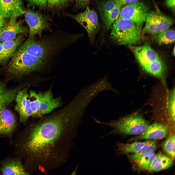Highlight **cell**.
<instances>
[{
    "label": "cell",
    "mask_w": 175,
    "mask_h": 175,
    "mask_svg": "<svg viewBox=\"0 0 175 175\" xmlns=\"http://www.w3.org/2000/svg\"><path fill=\"white\" fill-rule=\"evenodd\" d=\"M175 139L174 134L170 135L162 145L163 150L174 159L175 158Z\"/></svg>",
    "instance_id": "83f0119b"
},
{
    "label": "cell",
    "mask_w": 175,
    "mask_h": 175,
    "mask_svg": "<svg viewBox=\"0 0 175 175\" xmlns=\"http://www.w3.org/2000/svg\"><path fill=\"white\" fill-rule=\"evenodd\" d=\"M5 19V18L0 16V32L7 22Z\"/></svg>",
    "instance_id": "8d00e7d4"
},
{
    "label": "cell",
    "mask_w": 175,
    "mask_h": 175,
    "mask_svg": "<svg viewBox=\"0 0 175 175\" xmlns=\"http://www.w3.org/2000/svg\"><path fill=\"white\" fill-rule=\"evenodd\" d=\"M159 13V12L154 11L148 13L145 22L144 32L155 35L158 23Z\"/></svg>",
    "instance_id": "ffe728a7"
},
{
    "label": "cell",
    "mask_w": 175,
    "mask_h": 175,
    "mask_svg": "<svg viewBox=\"0 0 175 175\" xmlns=\"http://www.w3.org/2000/svg\"><path fill=\"white\" fill-rule=\"evenodd\" d=\"M29 99L31 111V116L33 118H40L39 109L41 101L40 92L30 90L29 92Z\"/></svg>",
    "instance_id": "44dd1931"
},
{
    "label": "cell",
    "mask_w": 175,
    "mask_h": 175,
    "mask_svg": "<svg viewBox=\"0 0 175 175\" xmlns=\"http://www.w3.org/2000/svg\"><path fill=\"white\" fill-rule=\"evenodd\" d=\"M40 92L41 101L39 114L40 118L61 106L62 102L60 96L53 97L51 88L45 91Z\"/></svg>",
    "instance_id": "4fadbf2b"
},
{
    "label": "cell",
    "mask_w": 175,
    "mask_h": 175,
    "mask_svg": "<svg viewBox=\"0 0 175 175\" xmlns=\"http://www.w3.org/2000/svg\"><path fill=\"white\" fill-rule=\"evenodd\" d=\"M169 132L168 126L163 123L155 122L149 125L145 130L141 134L133 139V140H156L166 137Z\"/></svg>",
    "instance_id": "7c38bea8"
},
{
    "label": "cell",
    "mask_w": 175,
    "mask_h": 175,
    "mask_svg": "<svg viewBox=\"0 0 175 175\" xmlns=\"http://www.w3.org/2000/svg\"><path fill=\"white\" fill-rule=\"evenodd\" d=\"M157 35V41L159 44H168L175 42V33L173 29L169 28Z\"/></svg>",
    "instance_id": "d4e9b609"
},
{
    "label": "cell",
    "mask_w": 175,
    "mask_h": 175,
    "mask_svg": "<svg viewBox=\"0 0 175 175\" xmlns=\"http://www.w3.org/2000/svg\"><path fill=\"white\" fill-rule=\"evenodd\" d=\"M22 88L21 86L9 89L6 93L0 96V109L6 107L15 99L18 92Z\"/></svg>",
    "instance_id": "cb8c5ba5"
},
{
    "label": "cell",
    "mask_w": 175,
    "mask_h": 175,
    "mask_svg": "<svg viewBox=\"0 0 175 175\" xmlns=\"http://www.w3.org/2000/svg\"><path fill=\"white\" fill-rule=\"evenodd\" d=\"M139 0H116L118 4L122 7L139 1Z\"/></svg>",
    "instance_id": "d590c367"
},
{
    "label": "cell",
    "mask_w": 175,
    "mask_h": 175,
    "mask_svg": "<svg viewBox=\"0 0 175 175\" xmlns=\"http://www.w3.org/2000/svg\"><path fill=\"white\" fill-rule=\"evenodd\" d=\"M24 40V37L19 34L13 39L2 43L4 54L7 62L14 54Z\"/></svg>",
    "instance_id": "ac0fdd59"
},
{
    "label": "cell",
    "mask_w": 175,
    "mask_h": 175,
    "mask_svg": "<svg viewBox=\"0 0 175 175\" xmlns=\"http://www.w3.org/2000/svg\"><path fill=\"white\" fill-rule=\"evenodd\" d=\"M173 21L171 18L159 12L158 23L155 35L167 30L173 24Z\"/></svg>",
    "instance_id": "4316f807"
},
{
    "label": "cell",
    "mask_w": 175,
    "mask_h": 175,
    "mask_svg": "<svg viewBox=\"0 0 175 175\" xmlns=\"http://www.w3.org/2000/svg\"><path fill=\"white\" fill-rule=\"evenodd\" d=\"M136 59L142 69L154 76L162 78L165 66L161 59L149 45L145 44L135 47L133 50Z\"/></svg>",
    "instance_id": "5b68a950"
},
{
    "label": "cell",
    "mask_w": 175,
    "mask_h": 175,
    "mask_svg": "<svg viewBox=\"0 0 175 175\" xmlns=\"http://www.w3.org/2000/svg\"><path fill=\"white\" fill-rule=\"evenodd\" d=\"M45 60L28 54L18 48L10 59L7 71L10 75L19 77L42 70Z\"/></svg>",
    "instance_id": "3957f363"
},
{
    "label": "cell",
    "mask_w": 175,
    "mask_h": 175,
    "mask_svg": "<svg viewBox=\"0 0 175 175\" xmlns=\"http://www.w3.org/2000/svg\"><path fill=\"white\" fill-rule=\"evenodd\" d=\"M16 126L15 117L6 107L0 109V135H9Z\"/></svg>",
    "instance_id": "2e32d148"
},
{
    "label": "cell",
    "mask_w": 175,
    "mask_h": 175,
    "mask_svg": "<svg viewBox=\"0 0 175 175\" xmlns=\"http://www.w3.org/2000/svg\"><path fill=\"white\" fill-rule=\"evenodd\" d=\"M77 36H56L35 40L29 37L18 48L46 60L74 41Z\"/></svg>",
    "instance_id": "7a4b0ae2"
},
{
    "label": "cell",
    "mask_w": 175,
    "mask_h": 175,
    "mask_svg": "<svg viewBox=\"0 0 175 175\" xmlns=\"http://www.w3.org/2000/svg\"><path fill=\"white\" fill-rule=\"evenodd\" d=\"M121 7L119 5H117L108 14L102 22L104 32H105L111 28L113 23L118 18Z\"/></svg>",
    "instance_id": "603a6c76"
},
{
    "label": "cell",
    "mask_w": 175,
    "mask_h": 175,
    "mask_svg": "<svg viewBox=\"0 0 175 175\" xmlns=\"http://www.w3.org/2000/svg\"><path fill=\"white\" fill-rule=\"evenodd\" d=\"M118 5L116 0H107L99 3L98 9L102 22L108 14Z\"/></svg>",
    "instance_id": "7402d4cb"
},
{
    "label": "cell",
    "mask_w": 175,
    "mask_h": 175,
    "mask_svg": "<svg viewBox=\"0 0 175 175\" xmlns=\"http://www.w3.org/2000/svg\"><path fill=\"white\" fill-rule=\"evenodd\" d=\"M90 0H76L75 6L77 8L84 9L88 6Z\"/></svg>",
    "instance_id": "d6a6232c"
},
{
    "label": "cell",
    "mask_w": 175,
    "mask_h": 175,
    "mask_svg": "<svg viewBox=\"0 0 175 175\" xmlns=\"http://www.w3.org/2000/svg\"><path fill=\"white\" fill-rule=\"evenodd\" d=\"M156 155L153 151H147L143 154L135 162L139 167L146 169L152 163Z\"/></svg>",
    "instance_id": "484cf974"
},
{
    "label": "cell",
    "mask_w": 175,
    "mask_h": 175,
    "mask_svg": "<svg viewBox=\"0 0 175 175\" xmlns=\"http://www.w3.org/2000/svg\"><path fill=\"white\" fill-rule=\"evenodd\" d=\"M147 140L143 142H135L125 144L117 142L116 149L118 154L136 153L139 151L147 143Z\"/></svg>",
    "instance_id": "d6986e66"
},
{
    "label": "cell",
    "mask_w": 175,
    "mask_h": 175,
    "mask_svg": "<svg viewBox=\"0 0 175 175\" xmlns=\"http://www.w3.org/2000/svg\"><path fill=\"white\" fill-rule=\"evenodd\" d=\"M29 6H36L44 9L46 8L48 0H26Z\"/></svg>",
    "instance_id": "1f68e13d"
},
{
    "label": "cell",
    "mask_w": 175,
    "mask_h": 175,
    "mask_svg": "<svg viewBox=\"0 0 175 175\" xmlns=\"http://www.w3.org/2000/svg\"><path fill=\"white\" fill-rule=\"evenodd\" d=\"M25 11L22 0H0V16L5 18L17 17Z\"/></svg>",
    "instance_id": "5bb4252c"
},
{
    "label": "cell",
    "mask_w": 175,
    "mask_h": 175,
    "mask_svg": "<svg viewBox=\"0 0 175 175\" xmlns=\"http://www.w3.org/2000/svg\"><path fill=\"white\" fill-rule=\"evenodd\" d=\"M172 158L161 152L156 155L153 160L146 169L151 172H158L168 169L172 165Z\"/></svg>",
    "instance_id": "e0dca14e"
},
{
    "label": "cell",
    "mask_w": 175,
    "mask_h": 175,
    "mask_svg": "<svg viewBox=\"0 0 175 175\" xmlns=\"http://www.w3.org/2000/svg\"><path fill=\"white\" fill-rule=\"evenodd\" d=\"M17 17L9 18L0 32V43L13 39L18 35L25 33L28 31L27 28L23 25L21 21H18Z\"/></svg>",
    "instance_id": "8fae6325"
},
{
    "label": "cell",
    "mask_w": 175,
    "mask_h": 175,
    "mask_svg": "<svg viewBox=\"0 0 175 175\" xmlns=\"http://www.w3.org/2000/svg\"><path fill=\"white\" fill-rule=\"evenodd\" d=\"M99 123L108 125L113 130L107 134L138 135L143 133L148 126V122L142 117L137 114L131 115L109 123L96 120Z\"/></svg>",
    "instance_id": "8992f818"
},
{
    "label": "cell",
    "mask_w": 175,
    "mask_h": 175,
    "mask_svg": "<svg viewBox=\"0 0 175 175\" xmlns=\"http://www.w3.org/2000/svg\"><path fill=\"white\" fill-rule=\"evenodd\" d=\"M0 170L3 175H28L19 158L7 159L1 163Z\"/></svg>",
    "instance_id": "9a60e30c"
},
{
    "label": "cell",
    "mask_w": 175,
    "mask_h": 175,
    "mask_svg": "<svg viewBox=\"0 0 175 175\" xmlns=\"http://www.w3.org/2000/svg\"><path fill=\"white\" fill-rule=\"evenodd\" d=\"M148 6L143 2L138 1L124 5L121 8L118 18L127 19L142 26L149 12Z\"/></svg>",
    "instance_id": "ba28073f"
},
{
    "label": "cell",
    "mask_w": 175,
    "mask_h": 175,
    "mask_svg": "<svg viewBox=\"0 0 175 175\" xmlns=\"http://www.w3.org/2000/svg\"><path fill=\"white\" fill-rule=\"evenodd\" d=\"M167 109L171 122H175V89L174 88L169 94L167 103Z\"/></svg>",
    "instance_id": "f546056e"
},
{
    "label": "cell",
    "mask_w": 175,
    "mask_h": 175,
    "mask_svg": "<svg viewBox=\"0 0 175 175\" xmlns=\"http://www.w3.org/2000/svg\"><path fill=\"white\" fill-rule=\"evenodd\" d=\"M15 99L16 104L15 109L19 115L20 122L25 124L32 114L28 88L21 89L17 94Z\"/></svg>",
    "instance_id": "30bf717a"
},
{
    "label": "cell",
    "mask_w": 175,
    "mask_h": 175,
    "mask_svg": "<svg viewBox=\"0 0 175 175\" xmlns=\"http://www.w3.org/2000/svg\"><path fill=\"white\" fill-rule=\"evenodd\" d=\"M70 0H48V5L50 8H61L68 4Z\"/></svg>",
    "instance_id": "4dcf8cb0"
},
{
    "label": "cell",
    "mask_w": 175,
    "mask_h": 175,
    "mask_svg": "<svg viewBox=\"0 0 175 175\" xmlns=\"http://www.w3.org/2000/svg\"><path fill=\"white\" fill-rule=\"evenodd\" d=\"M7 62L3 51L2 43H0V65H4Z\"/></svg>",
    "instance_id": "836d02e7"
},
{
    "label": "cell",
    "mask_w": 175,
    "mask_h": 175,
    "mask_svg": "<svg viewBox=\"0 0 175 175\" xmlns=\"http://www.w3.org/2000/svg\"><path fill=\"white\" fill-rule=\"evenodd\" d=\"M81 117L78 107L71 101L24 131L16 147L27 173H46L66 162Z\"/></svg>",
    "instance_id": "6da1fadb"
},
{
    "label": "cell",
    "mask_w": 175,
    "mask_h": 175,
    "mask_svg": "<svg viewBox=\"0 0 175 175\" xmlns=\"http://www.w3.org/2000/svg\"><path fill=\"white\" fill-rule=\"evenodd\" d=\"M165 4L174 13L175 12V0H165Z\"/></svg>",
    "instance_id": "e575fe53"
},
{
    "label": "cell",
    "mask_w": 175,
    "mask_h": 175,
    "mask_svg": "<svg viewBox=\"0 0 175 175\" xmlns=\"http://www.w3.org/2000/svg\"><path fill=\"white\" fill-rule=\"evenodd\" d=\"M25 18L29 27V37H34L37 35L49 28L50 24L47 18L37 11L27 10L25 12Z\"/></svg>",
    "instance_id": "9c48e42d"
},
{
    "label": "cell",
    "mask_w": 175,
    "mask_h": 175,
    "mask_svg": "<svg viewBox=\"0 0 175 175\" xmlns=\"http://www.w3.org/2000/svg\"><path fill=\"white\" fill-rule=\"evenodd\" d=\"M141 27L128 19L118 18L112 26L110 38L119 45L135 44L140 39Z\"/></svg>",
    "instance_id": "277c9868"
},
{
    "label": "cell",
    "mask_w": 175,
    "mask_h": 175,
    "mask_svg": "<svg viewBox=\"0 0 175 175\" xmlns=\"http://www.w3.org/2000/svg\"><path fill=\"white\" fill-rule=\"evenodd\" d=\"M157 144L156 140H147L146 144L138 152L134 154L131 157L132 160L136 162L144 153L148 151L154 152Z\"/></svg>",
    "instance_id": "f1b7e54d"
},
{
    "label": "cell",
    "mask_w": 175,
    "mask_h": 175,
    "mask_svg": "<svg viewBox=\"0 0 175 175\" xmlns=\"http://www.w3.org/2000/svg\"><path fill=\"white\" fill-rule=\"evenodd\" d=\"M83 12L76 15L68 14L83 26L87 31L91 44L94 43L100 27L98 17L96 12L88 6Z\"/></svg>",
    "instance_id": "52a82bcc"
}]
</instances>
